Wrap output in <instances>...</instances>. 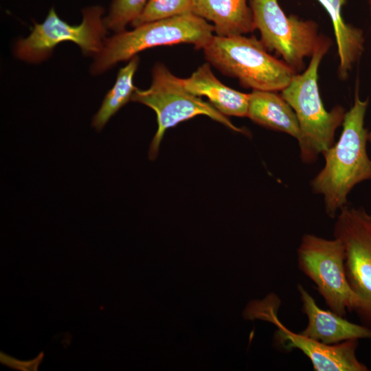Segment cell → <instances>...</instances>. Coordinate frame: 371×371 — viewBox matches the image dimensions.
<instances>
[{"instance_id":"cell-3","label":"cell","mask_w":371,"mask_h":371,"mask_svg":"<svg viewBox=\"0 0 371 371\" xmlns=\"http://www.w3.org/2000/svg\"><path fill=\"white\" fill-rule=\"evenodd\" d=\"M203 50L207 63L252 91H281L297 74L254 36H213Z\"/></svg>"},{"instance_id":"cell-16","label":"cell","mask_w":371,"mask_h":371,"mask_svg":"<svg viewBox=\"0 0 371 371\" xmlns=\"http://www.w3.org/2000/svg\"><path fill=\"white\" fill-rule=\"evenodd\" d=\"M138 64L139 58L135 56L119 70L115 85L106 93L100 108L93 117L91 126L96 131H101L111 117L131 100V97L137 89L133 85V79Z\"/></svg>"},{"instance_id":"cell-12","label":"cell","mask_w":371,"mask_h":371,"mask_svg":"<svg viewBox=\"0 0 371 371\" xmlns=\"http://www.w3.org/2000/svg\"><path fill=\"white\" fill-rule=\"evenodd\" d=\"M192 12L213 23L216 35H244L256 30L248 0H192Z\"/></svg>"},{"instance_id":"cell-1","label":"cell","mask_w":371,"mask_h":371,"mask_svg":"<svg viewBox=\"0 0 371 371\" xmlns=\"http://www.w3.org/2000/svg\"><path fill=\"white\" fill-rule=\"evenodd\" d=\"M369 98L361 100L357 80L354 102L346 111L338 141L322 155L325 164L311 180L313 193L324 198L326 214L335 218L346 206L353 188L371 180V159L367 153L368 131L364 126Z\"/></svg>"},{"instance_id":"cell-19","label":"cell","mask_w":371,"mask_h":371,"mask_svg":"<svg viewBox=\"0 0 371 371\" xmlns=\"http://www.w3.org/2000/svg\"><path fill=\"white\" fill-rule=\"evenodd\" d=\"M370 16L371 18V0H368Z\"/></svg>"},{"instance_id":"cell-5","label":"cell","mask_w":371,"mask_h":371,"mask_svg":"<svg viewBox=\"0 0 371 371\" xmlns=\"http://www.w3.org/2000/svg\"><path fill=\"white\" fill-rule=\"evenodd\" d=\"M131 101L152 109L157 115V130L150 143L148 157L154 160L167 129L199 115L208 116L232 131L247 133L236 126L210 103L190 93L182 78L175 76L163 63H157L152 70V82L145 90L136 89Z\"/></svg>"},{"instance_id":"cell-13","label":"cell","mask_w":371,"mask_h":371,"mask_svg":"<svg viewBox=\"0 0 371 371\" xmlns=\"http://www.w3.org/2000/svg\"><path fill=\"white\" fill-rule=\"evenodd\" d=\"M182 82L190 93L207 97L210 103L225 116L247 117L249 93L238 91L220 82L209 63L200 66L190 77L182 78Z\"/></svg>"},{"instance_id":"cell-14","label":"cell","mask_w":371,"mask_h":371,"mask_svg":"<svg viewBox=\"0 0 371 371\" xmlns=\"http://www.w3.org/2000/svg\"><path fill=\"white\" fill-rule=\"evenodd\" d=\"M247 117L257 124L295 138L300 135L297 115L276 91L253 90L249 93Z\"/></svg>"},{"instance_id":"cell-8","label":"cell","mask_w":371,"mask_h":371,"mask_svg":"<svg viewBox=\"0 0 371 371\" xmlns=\"http://www.w3.org/2000/svg\"><path fill=\"white\" fill-rule=\"evenodd\" d=\"M103 14L100 6L84 8L82 23L73 25L63 21L52 8L43 23H34L30 34L16 43L14 56L27 63H38L47 58L57 45L71 41L85 55L95 56L102 49L108 30Z\"/></svg>"},{"instance_id":"cell-10","label":"cell","mask_w":371,"mask_h":371,"mask_svg":"<svg viewBox=\"0 0 371 371\" xmlns=\"http://www.w3.org/2000/svg\"><path fill=\"white\" fill-rule=\"evenodd\" d=\"M333 234L344 246L346 278L359 300L355 312L371 328V214L363 207H344Z\"/></svg>"},{"instance_id":"cell-9","label":"cell","mask_w":371,"mask_h":371,"mask_svg":"<svg viewBox=\"0 0 371 371\" xmlns=\"http://www.w3.org/2000/svg\"><path fill=\"white\" fill-rule=\"evenodd\" d=\"M280 301L275 294L263 300L251 302L244 311L247 319H259L272 323L277 328L274 340L286 350H300L311 361L315 371H367L368 368L356 355L358 339L327 345L296 333L286 328L278 315Z\"/></svg>"},{"instance_id":"cell-18","label":"cell","mask_w":371,"mask_h":371,"mask_svg":"<svg viewBox=\"0 0 371 371\" xmlns=\"http://www.w3.org/2000/svg\"><path fill=\"white\" fill-rule=\"evenodd\" d=\"M148 0H113L107 16L104 18L107 29L122 32L141 13Z\"/></svg>"},{"instance_id":"cell-20","label":"cell","mask_w":371,"mask_h":371,"mask_svg":"<svg viewBox=\"0 0 371 371\" xmlns=\"http://www.w3.org/2000/svg\"><path fill=\"white\" fill-rule=\"evenodd\" d=\"M368 142L371 145V131L370 132H368Z\"/></svg>"},{"instance_id":"cell-6","label":"cell","mask_w":371,"mask_h":371,"mask_svg":"<svg viewBox=\"0 0 371 371\" xmlns=\"http://www.w3.org/2000/svg\"><path fill=\"white\" fill-rule=\"evenodd\" d=\"M297 262L330 310L342 317L357 311L359 300L346 278L345 249L339 239L304 234L297 249Z\"/></svg>"},{"instance_id":"cell-11","label":"cell","mask_w":371,"mask_h":371,"mask_svg":"<svg viewBox=\"0 0 371 371\" xmlns=\"http://www.w3.org/2000/svg\"><path fill=\"white\" fill-rule=\"evenodd\" d=\"M297 291L302 311L308 319L302 335L327 345L359 339H371V328L348 321L331 310L321 308L303 285L298 284Z\"/></svg>"},{"instance_id":"cell-2","label":"cell","mask_w":371,"mask_h":371,"mask_svg":"<svg viewBox=\"0 0 371 371\" xmlns=\"http://www.w3.org/2000/svg\"><path fill=\"white\" fill-rule=\"evenodd\" d=\"M332 45L328 36L321 34L318 45L307 68L296 74L281 95L295 111L300 128L297 139L300 157L306 164H313L325 150L335 144V134L342 125L346 113L337 105L326 110L318 87V69Z\"/></svg>"},{"instance_id":"cell-4","label":"cell","mask_w":371,"mask_h":371,"mask_svg":"<svg viewBox=\"0 0 371 371\" xmlns=\"http://www.w3.org/2000/svg\"><path fill=\"white\" fill-rule=\"evenodd\" d=\"M213 32V25L189 12L115 33L105 39L102 49L94 56L91 73H104L118 62L130 60L139 52L154 47L188 43L203 49L214 36Z\"/></svg>"},{"instance_id":"cell-15","label":"cell","mask_w":371,"mask_h":371,"mask_svg":"<svg viewBox=\"0 0 371 371\" xmlns=\"http://www.w3.org/2000/svg\"><path fill=\"white\" fill-rule=\"evenodd\" d=\"M317 1L330 17L339 59L337 73L339 78L341 80H345L363 54L365 44L363 31L344 21L341 10L346 0Z\"/></svg>"},{"instance_id":"cell-7","label":"cell","mask_w":371,"mask_h":371,"mask_svg":"<svg viewBox=\"0 0 371 371\" xmlns=\"http://www.w3.org/2000/svg\"><path fill=\"white\" fill-rule=\"evenodd\" d=\"M256 29L269 52L282 58L297 74L305 67L320 40L318 24L297 15L287 16L278 0H249Z\"/></svg>"},{"instance_id":"cell-17","label":"cell","mask_w":371,"mask_h":371,"mask_svg":"<svg viewBox=\"0 0 371 371\" xmlns=\"http://www.w3.org/2000/svg\"><path fill=\"white\" fill-rule=\"evenodd\" d=\"M189 12H192V0H148L131 24L135 27Z\"/></svg>"}]
</instances>
